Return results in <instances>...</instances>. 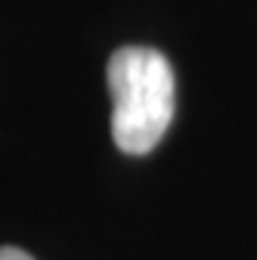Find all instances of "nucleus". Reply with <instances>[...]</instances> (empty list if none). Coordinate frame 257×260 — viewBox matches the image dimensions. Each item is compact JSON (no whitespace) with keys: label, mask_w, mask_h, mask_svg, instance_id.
I'll return each instance as SVG.
<instances>
[{"label":"nucleus","mask_w":257,"mask_h":260,"mask_svg":"<svg viewBox=\"0 0 257 260\" xmlns=\"http://www.w3.org/2000/svg\"><path fill=\"white\" fill-rule=\"evenodd\" d=\"M112 140L124 155L152 152L174 121V69L155 47H121L109 59Z\"/></svg>","instance_id":"f257e3e1"},{"label":"nucleus","mask_w":257,"mask_h":260,"mask_svg":"<svg viewBox=\"0 0 257 260\" xmlns=\"http://www.w3.org/2000/svg\"><path fill=\"white\" fill-rule=\"evenodd\" d=\"M0 260H35L28 251H22V248H10V245H4L0 248Z\"/></svg>","instance_id":"f03ea898"}]
</instances>
